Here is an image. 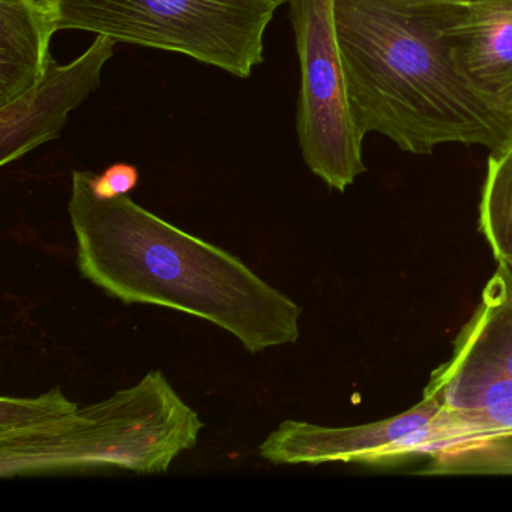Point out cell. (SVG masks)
I'll list each match as a JSON object with an SVG mask.
<instances>
[{"label":"cell","instance_id":"6da1fadb","mask_svg":"<svg viewBox=\"0 0 512 512\" xmlns=\"http://www.w3.org/2000/svg\"><path fill=\"white\" fill-rule=\"evenodd\" d=\"M77 268L109 298L181 311L260 353L295 344L302 310L241 259L137 205L100 199L89 172H73L68 202Z\"/></svg>","mask_w":512,"mask_h":512},{"label":"cell","instance_id":"7a4b0ae2","mask_svg":"<svg viewBox=\"0 0 512 512\" xmlns=\"http://www.w3.org/2000/svg\"><path fill=\"white\" fill-rule=\"evenodd\" d=\"M461 5L424 0H334V23L353 118L404 152L445 143L502 148L506 124L461 79L446 31Z\"/></svg>","mask_w":512,"mask_h":512},{"label":"cell","instance_id":"3957f363","mask_svg":"<svg viewBox=\"0 0 512 512\" xmlns=\"http://www.w3.org/2000/svg\"><path fill=\"white\" fill-rule=\"evenodd\" d=\"M205 427L193 407L152 370L131 388L65 416L43 436L0 443V478L118 469L164 473Z\"/></svg>","mask_w":512,"mask_h":512},{"label":"cell","instance_id":"277c9868","mask_svg":"<svg viewBox=\"0 0 512 512\" xmlns=\"http://www.w3.org/2000/svg\"><path fill=\"white\" fill-rule=\"evenodd\" d=\"M287 0H62L58 31H85L248 79L263 64L265 32Z\"/></svg>","mask_w":512,"mask_h":512},{"label":"cell","instance_id":"5b68a950","mask_svg":"<svg viewBox=\"0 0 512 512\" xmlns=\"http://www.w3.org/2000/svg\"><path fill=\"white\" fill-rule=\"evenodd\" d=\"M301 68L296 133L308 169L344 193L367 167L334 23V0H287Z\"/></svg>","mask_w":512,"mask_h":512},{"label":"cell","instance_id":"8992f818","mask_svg":"<svg viewBox=\"0 0 512 512\" xmlns=\"http://www.w3.org/2000/svg\"><path fill=\"white\" fill-rule=\"evenodd\" d=\"M470 440L457 419L430 395L401 415L355 425L322 427L284 421L259 446L269 463H377L418 454H448L469 448Z\"/></svg>","mask_w":512,"mask_h":512},{"label":"cell","instance_id":"52a82bcc","mask_svg":"<svg viewBox=\"0 0 512 512\" xmlns=\"http://www.w3.org/2000/svg\"><path fill=\"white\" fill-rule=\"evenodd\" d=\"M116 41L97 35L83 55L67 65L50 59L43 77L16 100L0 106V164L14 163L61 137L68 115L100 88L104 65Z\"/></svg>","mask_w":512,"mask_h":512},{"label":"cell","instance_id":"ba28073f","mask_svg":"<svg viewBox=\"0 0 512 512\" xmlns=\"http://www.w3.org/2000/svg\"><path fill=\"white\" fill-rule=\"evenodd\" d=\"M446 40L470 91L512 127V0L463 5Z\"/></svg>","mask_w":512,"mask_h":512},{"label":"cell","instance_id":"9c48e42d","mask_svg":"<svg viewBox=\"0 0 512 512\" xmlns=\"http://www.w3.org/2000/svg\"><path fill=\"white\" fill-rule=\"evenodd\" d=\"M445 377L512 379V271L499 265L481 304L455 340L454 355L434 371Z\"/></svg>","mask_w":512,"mask_h":512},{"label":"cell","instance_id":"30bf717a","mask_svg":"<svg viewBox=\"0 0 512 512\" xmlns=\"http://www.w3.org/2000/svg\"><path fill=\"white\" fill-rule=\"evenodd\" d=\"M58 19L31 0H0V106L43 77Z\"/></svg>","mask_w":512,"mask_h":512},{"label":"cell","instance_id":"8fae6325","mask_svg":"<svg viewBox=\"0 0 512 512\" xmlns=\"http://www.w3.org/2000/svg\"><path fill=\"white\" fill-rule=\"evenodd\" d=\"M479 230L499 265L512 271V137L491 151L479 205Z\"/></svg>","mask_w":512,"mask_h":512},{"label":"cell","instance_id":"7c38bea8","mask_svg":"<svg viewBox=\"0 0 512 512\" xmlns=\"http://www.w3.org/2000/svg\"><path fill=\"white\" fill-rule=\"evenodd\" d=\"M59 388L34 398H0V443L43 436L65 416L79 410Z\"/></svg>","mask_w":512,"mask_h":512},{"label":"cell","instance_id":"4fadbf2b","mask_svg":"<svg viewBox=\"0 0 512 512\" xmlns=\"http://www.w3.org/2000/svg\"><path fill=\"white\" fill-rule=\"evenodd\" d=\"M139 181V170L127 163L112 164L101 175L89 172V185L100 199L128 196L131 191L136 190Z\"/></svg>","mask_w":512,"mask_h":512},{"label":"cell","instance_id":"5bb4252c","mask_svg":"<svg viewBox=\"0 0 512 512\" xmlns=\"http://www.w3.org/2000/svg\"><path fill=\"white\" fill-rule=\"evenodd\" d=\"M32 4L37 5L41 10L46 13L52 14L58 19L59 7H61L62 0H31Z\"/></svg>","mask_w":512,"mask_h":512},{"label":"cell","instance_id":"9a60e30c","mask_svg":"<svg viewBox=\"0 0 512 512\" xmlns=\"http://www.w3.org/2000/svg\"><path fill=\"white\" fill-rule=\"evenodd\" d=\"M424 2H434V4H445V5H470L479 2V0H424Z\"/></svg>","mask_w":512,"mask_h":512}]
</instances>
